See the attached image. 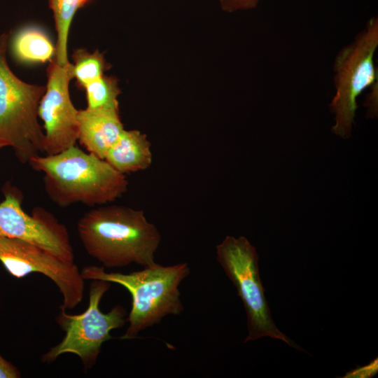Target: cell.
Wrapping results in <instances>:
<instances>
[{"instance_id":"obj_1","label":"cell","mask_w":378,"mask_h":378,"mask_svg":"<svg viewBox=\"0 0 378 378\" xmlns=\"http://www.w3.org/2000/svg\"><path fill=\"white\" fill-rule=\"evenodd\" d=\"M77 231L87 253L106 268L150 265L161 242L159 230L142 210L122 205L85 212Z\"/></svg>"},{"instance_id":"obj_2","label":"cell","mask_w":378,"mask_h":378,"mask_svg":"<svg viewBox=\"0 0 378 378\" xmlns=\"http://www.w3.org/2000/svg\"><path fill=\"white\" fill-rule=\"evenodd\" d=\"M28 163L44 173L45 190L60 207L76 203L103 205L120 197L127 190L125 174L76 145L55 155L34 156Z\"/></svg>"},{"instance_id":"obj_3","label":"cell","mask_w":378,"mask_h":378,"mask_svg":"<svg viewBox=\"0 0 378 378\" xmlns=\"http://www.w3.org/2000/svg\"><path fill=\"white\" fill-rule=\"evenodd\" d=\"M188 263L163 266L155 262L139 271L129 274L106 272L104 267H84V280H102L125 288L132 297V307L127 318L129 325L120 338H136L143 330L159 323L169 315H179L184 309L179 286L190 274Z\"/></svg>"},{"instance_id":"obj_4","label":"cell","mask_w":378,"mask_h":378,"mask_svg":"<svg viewBox=\"0 0 378 378\" xmlns=\"http://www.w3.org/2000/svg\"><path fill=\"white\" fill-rule=\"evenodd\" d=\"M8 40L6 34L0 36V144L12 147L26 163L43 153L38 108L46 88L25 83L11 71L6 59Z\"/></svg>"},{"instance_id":"obj_5","label":"cell","mask_w":378,"mask_h":378,"mask_svg":"<svg viewBox=\"0 0 378 378\" xmlns=\"http://www.w3.org/2000/svg\"><path fill=\"white\" fill-rule=\"evenodd\" d=\"M378 47V18L368 20L353 41L337 54L334 63L335 94L330 110L335 114L332 132L342 138L351 135L357 98L377 81L374 57Z\"/></svg>"},{"instance_id":"obj_6","label":"cell","mask_w":378,"mask_h":378,"mask_svg":"<svg viewBox=\"0 0 378 378\" xmlns=\"http://www.w3.org/2000/svg\"><path fill=\"white\" fill-rule=\"evenodd\" d=\"M216 248V260L232 282L246 311L248 335L244 342L270 337L299 349L272 320L259 275L255 248L244 237L227 236Z\"/></svg>"},{"instance_id":"obj_7","label":"cell","mask_w":378,"mask_h":378,"mask_svg":"<svg viewBox=\"0 0 378 378\" xmlns=\"http://www.w3.org/2000/svg\"><path fill=\"white\" fill-rule=\"evenodd\" d=\"M89 292V305L80 314H68L61 309L56 321L65 335L62 341L45 353L41 360L52 363L64 354H74L79 357L85 370L96 363L103 343L112 338V330L124 326L127 322L125 309L118 304L111 311L100 310V301L110 288L111 284L102 280H92Z\"/></svg>"},{"instance_id":"obj_8","label":"cell","mask_w":378,"mask_h":378,"mask_svg":"<svg viewBox=\"0 0 378 378\" xmlns=\"http://www.w3.org/2000/svg\"><path fill=\"white\" fill-rule=\"evenodd\" d=\"M0 262L17 279L32 273L50 279L62 295V309H73L83 300L84 279L74 262L63 260L27 241L7 237H0Z\"/></svg>"},{"instance_id":"obj_9","label":"cell","mask_w":378,"mask_h":378,"mask_svg":"<svg viewBox=\"0 0 378 378\" xmlns=\"http://www.w3.org/2000/svg\"><path fill=\"white\" fill-rule=\"evenodd\" d=\"M0 203V237L17 239L36 245L59 258L74 262V249L66 226L52 214L36 206L31 214L22 208L20 191L5 192Z\"/></svg>"},{"instance_id":"obj_10","label":"cell","mask_w":378,"mask_h":378,"mask_svg":"<svg viewBox=\"0 0 378 378\" xmlns=\"http://www.w3.org/2000/svg\"><path fill=\"white\" fill-rule=\"evenodd\" d=\"M47 85L38 108L43 122V153L55 155L78 141V111L69 94V85L74 78L73 66L59 64L55 57L47 68Z\"/></svg>"},{"instance_id":"obj_11","label":"cell","mask_w":378,"mask_h":378,"mask_svg":"<svg viewBox=\"0 0 378 378\" xmlns=\"http://www.w3.org/2000/svg\"><path fill=\"white\" fill-rule=\"evenodd\" d=\"M78 141L88 153L104 159L123 131L116 109L88 108L78 111Z\"/></svg>"},{"instance_id":"obj_12","label":"cell","mask_w":378,"mask_h":378,"mask_svg":"<svg viewBox=\"0 0 378 378\" xmlns=\"http://www.w3.org/2000/svg\"><path fill=\"white\" fill-rule=\"evenodd\" d=\"M150 143L139 130H125L107 151L104 160L125 174L148 169L152 163Z\"/></svg>"},{"instance_id":"obj_13","label":"cell","mask_w":378,"mask_h":378,"mask_svg":"<svg viewBox=\"0 0 378 378\" xmlns=\"http://www.w3.org/2000/svg\"><path fill=\"white\" fill-rule=\"evenodd\" d=\"M10 48L13 57L21 63H44L56 54L48 35L36 26L24 27L15 32Z\"/></svg>"},{"instance_id":"obj_14","label":"cell","mask_w":378,"mask_h":378,"mask_svg":"<svg viewBox=\"0 0 378 378\" xmlns=\"http://www.w3.org/2000/svg\"><path fill=\"white\" fill-rule=\"evenodd\" d=\"M90 0H49V6L52 11L57 34L56 45L57 62L66 64L67 39L71 21L76 11Z\"/></svg>"},{"instance_id":"obj_15","label":"cell","mask_w":378,"mask_h":378,"mask_svg":"<svg viewBox=\"0 0 378 378\" xmlns=\"http://www.w3.org/2000/svg\"><path fill=\"white\" fill-rule=\"evenodd\" d=\"M73 74L76 80L77 86L85 87L104 75V72L110 68L104 55L96 50L90 52L85 49L79 48L74 51Z\"/></svg>"},{"instance_id":"obj_16","label":"cell","mask_w":378,"mask_h":378,"mask_svg":"<svg viewBox=\"0 0 378 378\" xmlns=\"http://www.w3.org/2000/svg\"><path fill=\"white\" fill-rule=\"evenodd\" d=\"M84 90L86 92L87 108L118 110L117 98L120 90L115 78L103 75L88 84Z\"/></svg>"},{"instance_id":"obj_17","label":"cell","mask_w":378,"mask_h":378,"mask_svg":"<svg viewBox=\"0 0 378 378\" xmlns=\"http://www.w3.org/2000/svg\"><path fill=\"white\" fill-rule=\"evenodd\" d=\"M223 10L234 12L241 10L253 9L257 7L260 0H219Z\"/></svg>"},{"instance_id":"obj_18","label":"cell","mask_w":378,"mask_h":378,"mask_svg":"<svg viewBox=\"0 0 378 378\" xmlns=\"http://www.w3.org/2000/svg\"><path fill=\"white\" fill-rule=\"evenodd\" d=\"M378 82H375L370 88V92L367 95L364 105L368 108L367 117L374 118L378 112Z\"/></svg>"},{"instance_id":"obj_19","label":"cell","mask_w":378,"mask_h":378,"mask_svg":"<svg viewBox=\"0 0 378 378\" xmlns=\"http://www.w3.org/2000/svg\"><path fill=\"white\" fill-rule=\"evenodd\" d=\"M20 372L10 362L6 360L0 354V378H18Z\"/></svg>"},{"instance_id":"obj_20","label":"cell","mask_w":378,"mask_h":378,"mask_svg":"<svg viewBox=\"0 0 378 378\" xmlns=\"http://www.w3.org/2000/svg\"><path fill=\"white\" fill-rule=\"evenodd\" d=\"M377 372V359L370 364L356 369L346 374L348 377H369L375 374Z\"/></svg>"},{"instance_id":"obj_21","label":"cell","mask_w":378,"mask_h":378,"mask_svg":"<svg viewBox=\"0 0 378 378\" xmlns=\"http://www.w3.org/2000/svg\"><path fill=\"white\" fill-rule=\"evenodd\" d=\"M4 147L1 144H0V148Z\"/></svg>"}]
</instances>
